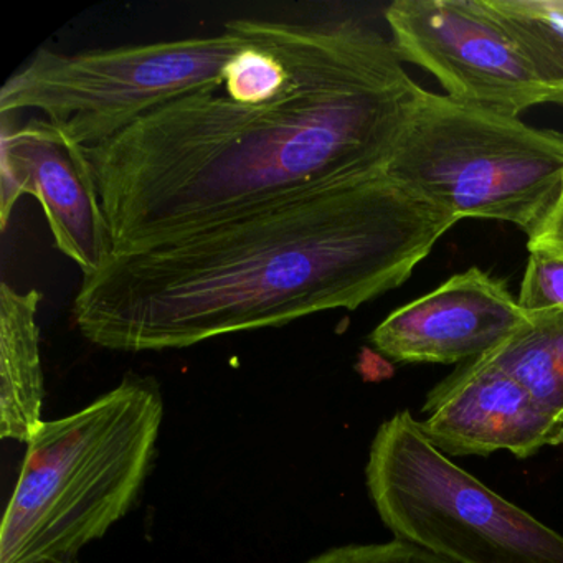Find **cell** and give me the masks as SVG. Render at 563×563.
Wrapping results in <instances>:
<instances>
[{
	"mask_svg": "<svg viewBox=\"0 0 563 563\" xmlns=\"http://www.w3.org/2000/svg\"><path fill=\"white\" fill-rule=\"evenodd\" d=\"M42 292L0 288V434L31 443L42 427L44 371L38 309Z\"/></svg>",
	"mask_w": 563,
	"mask_h": 563,
	"instance_id": "obj_11",
	"label": "cell"
},
{
	"mask_svg": "<svg viewBox=\"0 0 563 563\" xmlns=\"http://www.w3.org/2000/svg\"><path fill=\"white\" fill-rule=\"evenodd\" d=\"M44 563H75V560H55V562H44Z\"/></svg>",
	"mask_w": 563,
	"mask_h": 563,
	"instance_id": "obj_16",
	"label": "cell"
},
{
	"mask_svg": "<svg viewBox=\"0 0 563 563\" xmlns=\"http://www.w3.org/2000/svg\"><path fill=\"white\" fill-rule=\"evenodd\" d=\"M529 253L520 283L519 305L526 312L563 311V260L547 253Z\"/></svg>",
	"mask_w": 563,
	"mask_h": 563,
	"instance_id": "obj_13",
	"label": "cell"
},
{
	"mask_svg": "<svg viewBox=\"0 0 563 563\" xmlns=\"http://www.w3.org/2000/svg\"><path fill=\"white\" fill-rule=\"evenodd\" d=\"M285 90L200 91L84 147L113 253L384 173L423 88L361 22H282Z\"/></svg>",
	"mask_w": 563,
	"mask_h": 563,
	"instance_id": "obj_1",
	"label": "cell"
},
{
	"mask_svg": "<svg viewBox=\"0 0 563 563\" xmlns=\"http://www.w3.org/2000/svg\"><path fill=\"white\" fill-rule=\"evenodd\" d=\"M253 19L219 35L67 55L38 51L5 81L0 117L34 110L75 146L117 136L180 98L223 88L227 65L252 42Z\"/></svg>",
	"mask_w": 563,
	"mask_h": 563,
	"instance_id": "obj_5",
	"label": "cell"
},
{
	"mask_svg": "<svg viewBox=\"0 0 563 563\" xmlns=\"http://www.w3.org/2000/svg\"><path fill=\"white\" fill-rule=\"evenodd\" d=\"M75 563H77V562H75Z\"/></svg>",
	"mask_w": 563,
	"mask_h": 563,
	"instance_id": "obj_17",
	"label": "cell"
},
{
	"mask_svg": "<svg viewBox=\"0 0 563 563\" xmlns=\"http://www.w3.org/2000/svg\"><path fill=\"white\" fill-rule=\"evenodd\" d=\"M526 318L506 282L471 268L391 312L371 342L401 364H456L486 355Z\"/></svg>",
	"mask_w": 563,
	"mask_h": 563,
	"instance_id": "obj_9",
	"label": "cell"
},
{
	"mask_svg": "<svg viewBox=\"0 0 563 563\" xmlns=\"http://www.w3.org/2000/svg\"><path fill=\"white\" fill-rule=\"evenodd\" d=\"M401 62L461 103L507 117L563 107V24L514 0H397L385 11Z\"/></svg>",
	"mask_w": 563,
	"mask_h": 563,
	"instance_id": "obj_7",
	"label": "cell"
},
{
	"mask_svg": "<svg viewBox=\"0 0 563 563\" xmlns=\"http://www.w3.org/2000/svg\"><path fill=\"white\" fill-rule=\"evenodd\" d=\"M420 420L431 443L453 456L509 451L519 460L563 443V423L509 374L474 358L428 394Z\"/></svg>",
	"mask_w": 563,
	"mask_h": 563,
	"instance_id": "obj_10",
	"label": "cell"
},
{
	"mask_svg": "<svg viewBox=\"0 0 563 563\" xmlns=\"http://www.w3.org/2000/svg\"><path fill=\"white\" fill-rule=\"evenodd\" d=\"M457 220L387 174L113 253L71 321L98 347L170 351L282 328L394 291Z\"/></svg>",
	"mask_w": 563,
	"mask_h": 563,
	"instance_id": "obj_2",
	"label": "cell"
},
{
	"mask_svg": "<svg viewBox=\"0 0 563 563\" xmlns=\"http://www.w3.org/2000/svg\"><path fill=\"white\" fill-rule=\"evenodd\" d=\"M0 225L8 229L22 196L44 209L58 252L87 276L113 255L110 230L95 189L84 147L65 140L51 123L34 120L22 128L2 121Z\"/></svg>",
	"mask_w": 563,
	"mask_h": 563,
	"instance_id": "obj_8",
	"label": "cell"
},
{
	"mask_svg": "<svg viewBox=\"0 0 563 563\" xmlns=\"http://www.w3.org/2000/svg\"><path fill=\"white\" fill-rule=\"evenodd\" d=\"M484 361L516 378L537 404L563 423V311L527 312L526 321Z\"/></svg>",
	"mask_w": 563,
	"mask_h": 563,
	"instance_id": "obj_12",
	"label": "cell"
},
{
	"mask_svg": "<svg viewBox=\"0 0 563 563\" xmlns=\"http://www.w3.org/2000/svg\"><path fill=\"white\" fill-rule=\"evenodd\" d=\"M527 249L563 260V194L539 229L529 235Z\"/></svg>",
	"mask_w": 563,
	"mask_h": 563,
	"instance_id": "obj_15",
	"label": "cell"
},
{
	"mask_svg": "<svg viewBox=\"0 0 563 563\" xmlns=\"http://www.w3.org/2000/svg\"><path fill=\"white\" fill-rule=\"evenodd\" d=\"M164 404L126 375L84 410L44 421L27 444L0 529V563L75 560L131 509L153 463Z\"/></svg>",
	"mask_w": 563,
	"mask_h": 563,
	"instance_id": "obj_3",
	"label": "cell"
},
{
	"mask_svg": "<svg viewBox=\"0 0 563 563\" xmlns=\"http://www.w3.org/2000/svg\"><path fill=\"white\" fill-rule=\"evenodd\" d=\"M306 563H453L413 543L391 540L367 545H345L328 550Z\"/></svg>",
	"mask_w": 563,
	"mask_h": 563,
	"instance_id": "obj_14",
	"label": "cell"
},
{
	"mask_svg": "<svg viewBox=\"0 0 563 563\" xmlns=\"http://www.w3.org/2000/svg\"><path fill=\"white\" fill-rule=\"evenodd\" d=\"M385 174L457 222L499 220L529 236L563 194V133L421 90Z\"/></svg>",
	"mask_w": 563,
	"mask_h": 563,
	"instance_id": "obj_4",
	"label": "cell"
},
{
	"mask_svg": "<svg viewBox=\"0 0 563 563\" xmlns=\"http://www.w3.org/2000/svg\"><path fill=\"white\" fill-rule=\"evenodd\" d=\"M368 494L395 539L453 563H563V536L444 456L404 410L372 441Z\"/></svg>",
	"mask_w": 563,
	"mask_h": 563,
	"instance_id": "obj_6",
	"label": "cell"
}]
</instances>
